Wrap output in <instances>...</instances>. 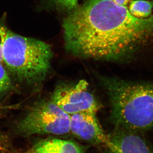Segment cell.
Returning a JSON list of instances; mask_svg holds the SVG:
<instances>
[{
    "label": "cell",
    "mask_w": 153,
    "mask_h": 153,
    "mask_svg": "<svg viewBox=\"0 0 153 153\" xmlns=\"http://www.w3.org/2000/svg\"><path fill=\"white\" fill-rule=\"evenodd\" d=\"M52 48L45 42L7 31L3 47V62L10 76L22 83L38 84L51 68Z\"/></svg>",
    "instance_id": "cell-3"
},
{
    "label": "cell",
    "mask_w": 153,
    "mask_h": 153,
    "mask_svg": "<svg viewBox=\"0 0 153 153\" xmlns=\"http://www.w3.org/2000/svg\"><path fill=\"white\" fill-rule=\"evenodd\" d=\"M12 87V80L8 72L1 63H0V97L10 90Z\"/></svg>",
    "instance_id": "cell-11"
},
{
    "label": "cell",
    "mask_w": 153,
    "mask_h": 153,
    "mask_svg": "<svg viewBox=\"0 0 153 153\" xmlns=\"http://www.w3.org/2000/svg\"><path fill=\"white\" fill-rule=\"evenodd\" d=\"M55 10L60 13H71L78 7V0H48Z\"/></svg>",
    "instance_id": "cell-10"
},
{
    "label": "cell",
    "mask_w": 153,
    "mask_h": 153,
    "mask_svg": "<svg viewBox=\"0 0 153 153\" xmlns=\"http://www.w3.org/2000/svg\"><path fill=\"white\" fill-rule=\"evenodd\" d=\"M140 133L116 128L108 136L105 144L109 153H153Z\"/></svg>",
    "instance_id": "cell-7"
},
{
    "label": "cell",
    "mask_w": 153,
    "mask_h": 153,
    "mask_svg": "<svg viewBox=\"0 0 153 153\" xmlns=\"http://www.w3.org/2000/svg\"><path fill=\"white\" fill-rule=\"evenodd\" d=\"M96 114L81 112L70 115V132L79 139L91 143L105 144L108 136L105 133Z\"/></svg>",
    "instance_id": "cell-6"
},
{
    "label": "cell",
    "mask_w": 153,
    "mask_h": 153,
    "mask_svg": "<svg viewBox=\"0 0 153 153\" xmlns=\"http://www.w3.org/2000/svg\"><path fill=\"white\" fill-rule=\"evenodd\" d=\"M116 128L142 133L153 128V82L102 76Z\"/></svg>",
    "instance_id": "cell-2"
},
{
    "label": "cell",
    "mask_w": 153,
    "mask_h": 153,
    "mask_svg": "<svg viewBox=\"0 0 153 153\" xmlns=\"http://www.w3.org/2000/svg\"><path fill=\"white\" fill-rule=\"evenodd\" d=\"M10 150V144L8 138L0 131V153L9 152Z\"/></svg>",
    "instance_id": "cell-12"
},
{
    "label": "cell",
    "mask_w": 153,
    "mask_h": 153,
    "mask_svg": "<svg viewBox=\"0 0 153 153\" xmlns=\"http://www.w3.org/2000/svg\"><path fill=\"white\" fill-rule=\"evenodd\" d=\"M7 30L4 27H0V63L3 62V47L5 39Z\"/></svg>",
    "instance_id": "cell-13"
},
{
    "label": "cell",
    "mask_w": 153,
    "mask_h": 153,
    "mask_svg": "<svg viewBox=\"0 0 153 153\" xmlns=\"http://www.w3.org/2000/svg\"><path fill=\"white\" fill-rule=\"evenodd\" d=\"M113 1L119 6L126 7L129 0H112Z\"/></svg>",
    "instance_id": "cell-14"
},
{
    "label": "cell",
    "mask_w": 153,
    "mask_h": 153,
    "mask_svg": "<svg viewBox=\"0 0 153 153\" xmlns=\"http://www.w3.org/2000/svg\"><path fill=\"white\" fill-rule=\"evenodd\" d=\"M153 7V1L133 0L130 2L128 10L134 16L146 19L151 16Z\"/></svg>",
    "instance_id": "cell-9"
},
{
    "label": "cell",
    "mask_w": 153,
    "mask_h": 153,
    "mask_svg": "<svg viewBox=\"0 0 153 153\" xmlns=\"http://www.w3.org/2000/svg\"><path fill=\"white\" fill-rule=\"evenodd\" d=\"M70 116L51 100L35 105L16 126L17 134L24 137L36 134L61 135L70 132Z\"/></svg>",
    "instance_id": "cell-4"
},
{
    "label": "cell",
    "mask_w": 153,
    "mask_h": 153,
    "mask_svg": "<svg viewBox=\"0 0 153 153\" xmlns=\"http://www.w3.org/2000/svg\"><path fill=\"white\" fill-rule=\"evenodd\" d=\"M65 47L74 56L120 60L153 36V16H134L112 0H86L63 20Z\"/></svg>",
    "instance_id": "cell-1"
},
{
    "label": "cell",
    "mask_w": 153,
    "mask_h": 153,
    "mask_svg": "<svg viewBox=\"0 0 153 153\" xmlns=\"http://www.w3.org/2000/svg\"><path fill=\"white\" fill-rule=\"evenodd\" d=\"M85 147L73 141L57 138L41 140L28 153H85Z\"/></svg>",
    "instance_id": "cell-8"
},
{
    "label": "cell",
    "mask_w": 153,
    "mask_h": 153,
    "mask_svg": "<svg viewBox=\"0 0 153 153\" xmlns=\"http://www.w3.org/2000/svg\"><path fill=\"white\" fill-rule=\"evenodd\" d=\"M51 100L69 115L81 112L96 113L99 108L95 97L88 90V82L84 79L75 84L58 85Z\"/></svg>",
    "instance_id": "cell-5"
}]
</instances>
